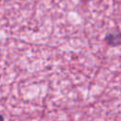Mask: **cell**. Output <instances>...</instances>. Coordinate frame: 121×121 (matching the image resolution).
Segmentation results:
<instances>
[{
  "mask_svg": "<svg viewBox=\"0 0 121 121\" xmlns=\"http://www.w3.org/2000/svg\"><path fill=\"white\" fill-rule=\"evenodd\" d=\"M106 41L111 45H117L121 43V35L120 34H110L106 37Z\"/></svg>",
  "mask_w": 121,
  "mask_h": 121,
  "instance_id": "cell-1",
  "label": "cell"
}]
</instances>
